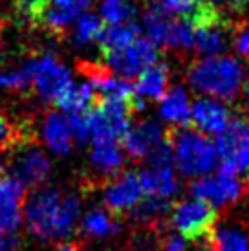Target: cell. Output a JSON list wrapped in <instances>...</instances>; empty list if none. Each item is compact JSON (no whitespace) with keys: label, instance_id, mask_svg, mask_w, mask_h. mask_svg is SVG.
<instances>
[{"label":"cell","instance_id":"cell-39","mask_svg":"<svg viewBox=\"0 0 249 251\" xmlns=\"http://www.w3.org/2000/svg\"><path fill=\"white\" fill-rule=\"evenodd\" d=\"M2 59H4V57H2V41H0V63H2Z\"/></svg>","mask_w":249,"mask_h":251},{"label":"cell","instance_id":"cell-20","mask_svg":"<svg viewBox=\"0 0 249 251\" xmlns=\"http://www.w3.org/2000/svg\"><path fill=\"white\" fill-rule=\"evenodd\" d=\"M227 24H213L194 28V50L205 57H213L225 48V31Z\"/></svg>","mask_w":249,"mask_h":251},{"label":"cell","instance_id":"cell-24","mask_svg":"<svg viewBox=\"0 0 249 251\" xmlns=\"http://www.w3.org/2000/svg\"><path fill=\"white\" fill-rule=\"evenodd\" d=\"M99 9L104 24H124L136 15V6L130 0H103Z\"/></svg>","mask_w":249,"mask_h":251},{"label":"cell","instance_id":"cell-29","mask_svg":"<svg viewBox=\"0 0 249 251\" xmlns=\"http://www.w3.org/2000/svg\"><path fill=\"white\" fill-rule=\"evenodd\" d=\"M145 161L150 165V167H173L174 154H173V147H171V143L163 138V141H159L158 145L147 154Z\"/></svg>","mask_w":249,"mask_h":251},{"label":"cell","instance_id":"cell-4","mask_svg":"<svg viewBox=\"0 0 249 251\" xmlns=\"http://www.w3.org/2000/svg\"><path fill=\"white\" fill-rule=\"evenodd\" d=\"M7 165H9V171L13 173V178L21 180L24 187H29L33 191L42 187L48 181L50 171H51L50 160L37 147L33 138L17 141L9 149Z\"/></svg>","mask_w":249,"mask_h":251},{"label":"cell","instance_id":"cell-12","mask_svg":"<svg viewBox=\"0 0 249 251\" xmlns=\"http://www.w3.org/2000/svg\"><path fill=\"white\" fill-rule=\"evenodd\" d=\"M213 143H215L216 154L222 160H233L238 151L249 143V121L240 116L231 118L227 126L216 136Z\"/></svg>","mask_w":249,"mask_h":251},{"label":"cell","instance_id":"cell-13","mask_svg":"<svg viewBox=\"0 0 249 251\" xmlns=\"http://www.w3.org/2000/svg\"><path fill=\"white\" fill-rule=\"evenodd\" d=\"M42 138L50 151L59 156H64L74 147V134L70 128L68 118L59 112H48L42 123Z\"/></svg>","mask_w":249,"mask_h":251},{"label":"cell","instance_id":"cell-11","mask_svg":"<svg viewBox=\"0 0 249 251\" xmlns=\"http://www.w3.org/2000/svg\"><path fill=\"white\" fill-rule=\"evenodd\" d=\"M229 119H231V112L227 105L220 103L218 99H196L191 112V121L194 123V126H198L205 134H215V136H218L227 126Z\"/></svg>","mask_w":249,"mask_h":251},{"label":"cell","instance_id":"cell-9","mask_svg":"<svg viewBox=\"0 0 249 251\" xmlns=\"http://www.w3.org/2000/svg\"><path fill=\"white\" fill-rule=\"evenodd\" d=\"M145 196L143 187L139 183V178L136 173H124L121 176H116L110 183L104 187V205L106 211L114 218L128 213L134 209L141 198Z\"/></svg>","mask_w":249,"mask_h":251},{"label":"cell","instance_id":"cell-5","mask_svg":"<svg viewBox=\"0 0 249 251\" xmlns=\"http://www.w3.org/2000/svg\"><path fill=\"white\" fill-rule=\"evenodd\" d=\"M62 193L53 187H39L26 202V227L39 240H55L57 213Z\"/></svg>","mask_w":249,"mask_h":251},{"label":"cell","instance_id":"cell-28","mask_svg":"<svg viewBox=\"0 0 249 251\" xmlns=\"http://www.w3.org/2000/svg\"><path fill=\"white\" fill-rule=\"evenodd\" d=\"M26 138H33V134L17 128L0 108V151H9L17 141L26 140Z\"/></svg>","mask_w":249,"mask_h":251},{"label":"cell","instance_id":"cell-38","mask_svg":"<svg viewBox=\"0 0 249 251\" xmlns=\"http://www.w3.org/2000/svg\"><path fill=\"white\" fill-rule=\"evenodd\" d=\"M246 106H248V114H249V83L246 84Z\"/></svg>","mask_w":249,"mask_h":251},{"label":"cell","instance_id":"cell-6","mask_svg":"<svg viewBox=\"0 0 249 251\" xmlns=\"http://www.w3.org/2000/svg\"><path fill=\"white\" fill-rule=\"evenodd\" d=\"M103 59L108 63L114 74H118L123 79H132V77H138L150 64L156 63L159 59V53L158 46L150 39L139 35L128 46L118 51H112L108 55H103Z\"/></svg>","mask_w":249,"mask_h":251},{"label":"cell","instance_id":"cell-27","mask_svg":"<svg viewBox=\"0 0 249 251\" xmlns=\"http://www.w3.org/2000/svg\"><path fill=\"white\" fill-rule=\"evenodd\" d=\"M33 74H31V63H26L21 70L0 74V90H13V92H26L31 90Z\"/></svg>","mask_w":249,"mask_h":251},{"label":"cell","instance_id":"cell-14","mask_svg":"<svg viewBox=\"0 0 249 251\" xmlns=\"http://www.w3.org/2000/svg\"><path fill=\"white\" fill-rule=\"evenodd\" d=\"M169 81H171V70L167 63L156 61L139 74L138 83L134 84V90H136V96H139L141 99L159 101L167 94Z\"/></svg>","mask_w":249,"mask_h":251},{"label":"cell","instance_id":"cell-22","mask_svg":"<svg viewBox=\"0 0 249 251\" xmlns=\"http://www.w3.org/2000/svg\"><path fill=\"white\" fill-rule=\"evenodd\" d=\"M81 211V202L75 195H62L59 213H57V227H55V240L66 238L74 229L77 216Z\"/></svg>","mask_w":249,"mask_h":251},{"label":"cell","instance_id":"cell-3","mask_svg":"<svg viewBox=\"0 0 249 251\" xmlns=\"http://www.w3.org/2000/svg\"><path fill=\"white\" fill-rule=\"evenodd\" d=\"M216 220H218L216 207L200 198L181 200L171 207L173 227L178 235L191 242H200L211 237Z\"/></svg>","mask_w":249,"mask_h":251},{"label":"cell","instance_id":"cell-19","mask_svg":"<svg viewBox=\"0 0 249 251\" xmlns=\"http://www.w3.org/2000/svg\"><path fill=\"white\" fill-rule=\"evenodd\" d=\"M173 203L167 198H158V196H143L141 202L130 209V220H134L136 224H143L149 229H154L163 224L165 215L171 211Z\"/></svg>","mask_w":249,"mask_h":251},{"label":"cell","instance_id":"cell-16","mask_svg":"<svg viewBox=\"0 0 249 251\" xmlns=\"http://www.w3.org/2000/svg\"><path fill=\"white\" fill-rule=\"evenodd\" d=\"M90 161L96 175L103 181L116 178L121 173L124 163L123 152L118 147V143H94L90 151Z\"/></svg>","mask_w":249,"mask_h":251},{"label":"cell","instance_id":"cell-35","mask_svg":"<svg viewBox=\"0 0 249 251\" xmlns=\"http://www.w3.org/2000/svg\"><path fill=\"white\" fill-rule=\"evenodd\" d=\"M48 2V7H68L72 6L74 0H46Z\"/></svg>","mask_w":249,"mask_h":251},{"label":"cell","instance_id":"cell-21","mask_svg":"<svg viewBox=\"0 0 249 251\" xmlns=\"http://www.w3.org/2000/svg\"><path fill=\"white\" fill-rule=\"evenodd\" d=\"M81 229H83V233L86 237L104 238V237H110V235L119 233V231H121V226H119V222H116V218L112 215H108L106 211L92 209L90 213L84 215Z\"/></svg>","mask_w":249,"mask_h":251},{"label":"cell","instance_id":"cell-15","mask_svg":"<svg viewBox=\"0 0 249 251\" xmlns=\"http://www.w3.org/2000/svg\"><path fill=\"white\" fill-rule=\"evenodd\" d=\"M139 183L147 196H158L171 200L178 193V180L173 167H149L138 175Z\"/></svg>","mask_w":249,"mask_h":251},{"label":"cell","instance_id":"cell-1","mask_svg":"<svg viewBox=\"0 0 249 251\" xmlns=\"http://www.w3.org/2000/svg\"><path fill=\"white\" fill-rule=\"evenodd\" d=\"M242 66L233 57H205L187 70V81L196 92L233 101L242 84Z\"/></svg>","mask_w":249,"mask_h":251},{"label":"cell","instance_id":"cell-25","mask_svg":"<svg viewBox=\"0 0 249 251\" xmlns=\"http://www.w3.org/2000/svg\"><path fill=\"white\" fill-rule=\"evenodd\" d=\"M24 200H26V187L21 180L13 176H6L0 180V207L22 209Z\"/></svg>","mask_w":249,"mask_h":251},{"label":"cell","instance_id":"cell-26","mask_svg":"<svg viewBox=\"0 0 249 251\" xmlns=\"http://www.w3.org/2000/svg\"><path fill=\"white\" fill-rule=\"evenodd\" d=\"M103 29V21L94 13H81L79 21H77L75 26V37H74V42L77 46H84L88 42L96 41L99 31Z\"/></svg>","mask_w":249,"mask_h":251},{"label":"cell","instance_id":"cell-8","mask_svg":"<svg viewBox=\"0 0 249 251\" xmlns=\"http://www.w3.org/2000/svg\"><path fill=\"white\" fill-rule=\"evenodd\" d=\"M191 193L194 198H200L205 202L213 203L215 207H222L227 203L238 202L246 191L248 185L240 181L236 176H201L198 180H194L191 185Z\"/></svg>","mask_w":249,"mask_h":251},{"label":"cell","instance_id":"cell-40","mask_svg":"<svg viewBox=\"0 0 249 251\" xmlns=\"http://www.w3.org/2000/svg\"><path fill=\"white\" fill-rule=\"evenodd\" d=\"M0 180H2V163H0Z\"/></svg>","mask_w":249,"mask_h":251},{"label":"cell","instance_id":"cell-17","mask_svg":"<svg viewBox=\"0 0 249 251\" xmlns=\"http://www.w3.org/2000/svg\"><path fill=\"white\" fill-rule=\"evenodd\" d=\"M141 35V29L136 22H124V24H106L97 35V44L101 48V55H108L112 51L128 46Z\"/></svg>","mask_w":249,"mask_h":251},{"label":"cell","instance_id":"cell-23","mask_svg":"<svg viewBox=\"0 0 249 251\" xmlns=\"http://www.w3.org/2000/svg\"><path fill=\"white\" fill-rule=\"evenodd\" d=\"M211 251H249V240L235 227H222L209 237Z\"/></svg>","mask_w":249,"mask_h":251},{"label":"cell","instance_id":"cell-18","mask_svg":"<svg viewBox=\"0 0 249 251\" xmlns=\"http://www.w3.org/2000/svg\"><path fill=\"white\" fill-rule=\"evenodd\" d=\"M159 101H161L159 114L165 121L176 126L191 125V106H189V96H187L185 88L176 86Z\"/></svg>","mask_w":249,"mask_h":251},{"label":"cell","instance_id":"cell-34","mask_svg":"<svg viewBox=\"0 0 249 251\" xmlns=\"http://www.w3.org/2000/svg\"><path fill=\"white\" fill-rule=\"evenodd\" d=\"M19 248H21V237L15 231L0 237V251H17Z\"/></svg>","mask_w":249,"mask_h":251},{"label":"cell","instance_id":"cell-32","mask_svg":"<svg viewBox=\"0 0 249 251\" xmlns=\"http://www.w3.org/2000/svg\"><path fill=\"white\" fill-rule=\"evenodd\" d=\"M68 123H70V128H72V134H74V138L77 140V143H81V145H86V143L92 140V138H90V130H88V125H86V121H84L83 114H70V116H68Z\"/></svg>","mask_w":249,"mask_h":251},{"label":"cell","instance_id":"cell-30","mask_svg":"<svg viewBox=\"0 0 249 251\" xmlns=\"http://www.w3.org/2000/svg\"><path fill=\"white\" fill-rule=\"evenodd\" d=\"M233 46L238 55L249 61V22H240L233 28Z\"/></svg>","mask_w":249,"mask_h":251},{"label":"cell","instance_id":"cell-31","mask_svg":"<svg viewBox=\"0 0 249 251\" xmlns=\"http://www.w3.org/2000/svg\"><path fill=\"white\" fill-rule=\"evenodd\" d=\"M22 209H11V207H0V237L7 233H13L21 226Z\"/></svg>","mask_w":249,"mask_h":251},{"label":"cell","instance_id":"cell-10","mask_svg":"<svg viewBox=\"0 0 249 251\" xmlns=\"http://www.w3.org/2000/svg\"><path fill=\"white\" fill-rule=\"evenodd\" d=\"M165 138V130L156 119H139L124 132L123 149L134 161H143L145 156Z\"/></svg>","mask_w":249,"mask_h":251},{"label":"cell","instance_id":"cell-36","mask_svg":"<svg viewBox=\"0 0 249 251\" xmlns=\"http://www.w3.org/2000/svg\"><path fill=\"white\" fill-rule=\"evenodd\" d=\"M57 251H81L79 250V246L74 244V242H68V244H62L57 248Z\"/></svg>","mask_w":249,"mask_h":251},{"label":"cell","instance_id":"cell-7","mask_svg":"<svg viewBox=\"0 0 249 251\" xmlns=\"http://www.w3.org/2000/svg\"><path fill=\"white\" fill-rule=\"evenodd\" d=\"M29 63L33 74L31 88L39 94V98L53 105L64 88L72 83L70 70L53 55H42L39 59H31Z\"/></svg>","mask_w":249,"mask_h":251},{"label":"cell","instance_id":"cell-2","mask_svg":"<svg viewBox=\"0 0 249 251\" xmlns=\"http://www.w3.org/2000/svg\"><path fill=\"white\" fill-rule=\"evenodd\" d=\"M165 140L173 147L174 161L181 175L201 176L216 167L215 143L194 126H171L165 130Z\"/></svg>","mask_w":249,"mask_h":251},{"label":"cell","instance_id":"cell-37","mask_svg":"<svg viewBox=\"0 0 249 251\" xmlns=\"http://www.w3.org/2000/svg\"><path fill=\"white\" fill-rule=\"evenodd\" d=\"M229 2H231L235 7H242V6H246V2H248V0H229Z\"/></svg>","mask_w":249,"mask_h":251},{"label":"cell","instance_id":"cell-33","mask_svg":"<svg viewBox=\"0 0 249 251\" xmlns=\"http://www.w3.org/2000/svg\"><path fill=\"white\" fill-rule=\"evenodd\" d=\"M233 161L236 163L238 173H244V175H246V178H248V181H249V143L244 147V149H240V151H238V154L233 158Z\"/></svg>","mask_w":249,"mask_h":251}]
</instances>
